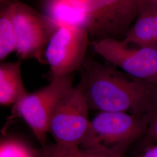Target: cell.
Returning <instances> with one entry per match:
<instances>
[{
  "mask_svg": "<svg viewBox=\"0 0 157 157\" xmlns=\"http://www.w3.org/2000/svg\"><path fill=\"white\" fill-rule=\"evenodd\" d=\"M17 40L12 17V1L1 4L0 60L1 62L12 52L17 51Z\"/></svg>",
  "mask_w": 157,
  "mask_h": 157,
  "instance_id": "cell-12",
  "label": "cell"
},
{
  "mask_svg": "<svg viewBox=\"0 0 157 157\" xmlns=\"http://www.w3.org/2000/svg\"><path fill=\"white\" fill-rule=\"evenodd\" d=\"M146 118L124 112H100L90 121L82 148L123 157L129 146L144 136Z\"/></svg>",
  "mask_w": 157,
  "mask_h": 157,
  "instance_id": "cell-2",
  "label": "cell"
},
{
  "mask_svg": "<svg viewBox=\"0 0 157 157\" xmlns=\"http://www.w3.org/2000/svg\"><path fill=\"white\" fill-rule=\"evenodd\" d=\"M89 37L87 29L83 26H59L45 50L52 76L72 74L81 68L86 58Z\"/></svg>",
  "mask_w": 157,
  "mask_h": 157,
  "instance_id": "cell-8",
  "label": "cell"
},
{
  "mask_svg": "<svg viewBox=\"0 0 157 157\" xmlns=\"http://www.w3.org/2000/svg\"><path fill=\"white\" fill-rule=\"evenodd\" d=\"M130 44L157 50V0H148L124 37Z\"/></svg>",
  "mask_w": 157,
  "mask_h": 157,
  "instance_id": "cell-9",
  "label": "cell"
},
{
  "mask_svg": "<svg viewBox=\"0 0 157 157\" xmlns=\"http://www.w3.org/2000/svg\"><path fill=\"white\" fill-rule=\"evenodd\" d=\"M135 157H157V144L148 147L146 150Z\"/></svg>",
  "mask_w": 157,
  "mask_h": 157,
  "instance_id": "cell-16",
  "label": "cell"
},
{
  "mask_svg": "<svg viewBox=\"0 0 157 157\" xmlns=\"http://www.w3.org/2000/svg\"><path fill=\"white\" fill-rule=\"evenodd\" d=\"M93 50L122 72L135 78L157 84V50L105 38L93 41Z\"/></svg>",
  "mask_w": 157,
  "mask_h": 157,
  "instance_id": "cell-7",
  "label": "cell"
},
{
  "mask_svg": "<svg viewBox=\"0 0 157 157\" xmlns=\"http://www.w3.org/2000/svg\"><path fill=\"white\" fill-rule=\"evenodd\" d=\"M12 17L17 36L16 52L20 59L33 58L47 64V46L60 26L19 0L12 1Z\"/></svg>",
  "mask_w": 157,
  "mask_h": 157,
  "instance_id": "cell-6",
  "label": "cell"
},
{
  "mask_svg": "<svg viewBox=\"0 0 157 157\" xmlns=\"http://www.w3.org/2000/svg\"><path fill=\"white\" fill-rule=\"evenodd\" d=\"M84 13L94 40H122L148 0H67Z\"/></svg>",
  "mask_w": 157,
  "mask_h": 157,
  "instance_id": "cell-3",
  "label": "cell"
},
{
  "mask_svg": "<svg viewBox=\"0 0 157 157\" xmlns=\"http://www.w3.org/2000/svg\"><path fill=\"white\" fill-rule=\"evenodd\" d=\"M21 59L0 65V104L15 105L28 93L23 83Z\"/></svg>",
  "mask_w": 157,
  "mask_h": 157,
  "instance_id": "cell-10",
  "label": "cell"
},
{
  "mask_svg": "<svg viewBox=\"0 0 157 157\" xmlns=\"http://www.w3.org/2000/svg\"><path fill=\"white\" fill-rule=\"evenodd\" d=\"M146 119L147 129L144 136L151 143H157V102Z\"/></svg>",
  "mask_w": 157,
  "mask_h": 157,
  "instance_id": "cell-15",
  "label": "cell"
},
{
  "mask_svg": "<svg viewBox=\"0 0 157 157\" xmlns=\"http://www.w3.org/2000/svg\"><path fill=\"white\" fill-rule=\"evenodd\" d=\"M40 157H118L101 152L80 148V146H63L56 143L42 146L38 153Z\"/></svg>",
  "mask_w": 157,
  "mask_h": 157,
  "instance_id": "cell-13",
  "label": "cell"
},
{
  "mask_svg": "<svg viewBox=\"0 0 157 157\" xmlns=\"http://www.w3.org/2000/svg\"><path fill=\"white\" fill-rule=\"evenodd\" d=\"M91 109L144 117L157 102V84L135 78L86 56L81 68Z\"/></svg>",
  "mask_w": 157,
  "mask_h": 157,
  "instance_id": "cell-1",
  "label": "cell"
},
{
  "mask_svg": "<svg viewBox=\"0 0 157 157\" xmlns=\"http://www.w3.org/2000/svg\"><path fill=\"white\" fill-rule=\"evenodd\" d=\"M74 73L52 76L50 83L13 105L12 118L23 119L41 146L46 145L51 116L59 101L73 87Z\"/></svg>",
  "mask_w": 157,
  "mask_h": 157,
  "instance_id": "cell-5",
  "label": "cell"
},
{
  "mask_svg": "<svg viewBox=\"0 0 157 157\" xmlns=\"http://www.w3.org/2000/svg\"><path fill=\"white\" fill-rule=\"evenodd\" d=\"M16 1V0H0V4H4L12 2V1Z\"/></svg>",
  "mask_w": 157,
  "mask_h": 157,
  "instance_id": "cell-17",
  "label": "cell"
},
{
  "mask_svg": "<svg viewBox=\"0 0 157 157\" xmlns=\"http://www.w3.org/2000/svg\"><path fill=\"white\" fill-rule=\"evenodd\" d=\"M44 13L59 26L71 25L89 28V22L84 13L67 0H43Z\"/></svg>",
  "mask_w": 157,
  "mask_h": 157,
  "instance_id": "cell-11",
  "label": "cell"
},
{
  "mask_svg": "<svg viewBox=\"0 0 157 157\" xmlns=\"http://www.w3.org/2000/svg\"><path fill=\"white\" fill-rule=\"evenodd\" d=\"M32 149L23 141L6 138L1 141L0 157H36Z\"/></svg>",
  "mask_w": 157,
  "mask_h": 157,
  "instance_id": "cell-14",
  "label": "cell"
},
{
  "mask_svg": "<svg viewBox=\"0 0 157 157\" xmlns=\"http://www.w3.org/2000/svg\"><path fill=\"white\" fill-rule=\"evenodd\" d=\"M86 82L81 74L78 84L63 96L51 116L48 133L56 144L80 146L90 124Z\"/></svg>",
  "mask_w": 157,
  "mask_h": 157,
  "instance_id": "cell-4",
  "label": "cell"
}]
</instances>
